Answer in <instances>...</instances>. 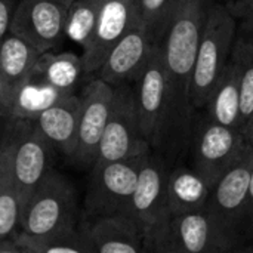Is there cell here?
Masks as SVG:
<instances>
[{"mask_svg":"<svg viewBox=\"0 0 253 253\" xmlns=\"http://www.w3.org/2000/svg\"><path fill=\"white\" fill-rule=\"evenodd\" d=\"M230 246L206 208L173 215L169 224L166 253H225Z\"/></svg>","mask_w":253,"mask_h":253,"instance_id":"9a60e30c","label":"cell"},{"mask_svg":"<svg viewBox=\"0 0 253 253\" xmlns=\"http://www.w3.org/2000/svg\"><path fill=\"white\" fill-rule=\"evenodd\" d=\"M145 156L92 166L84 199V212L89 218L126 211Z\"/></svg>","mask_w":253,"mask_h":253,"instance_id":"ba28073f","label":"cell"},{"mask_svg":"<svg viewBox=\"0 0 253 253\" xmlns=\"http://www.w3.org/2000/svg\"><path fill=\"white\" fill-rule=\"evenodd\" d=\"M212 1L213 0H181L160 42L172 90L188 119L193 117L190 84L194 61Z\"/></svg>","mask_w":253,"mask_h":253,"instance_id":"7a4b0ae2","label":"cell"},{"mask_svg":"<svg viewBox=\"0 0 253 253\" xmlns=\"http://www.w3.org/2000/svg\"><path fill=\"white\" fill-rule=\"evenodd\" d=\"M142 24L154 43L160 44L181 0H138Z\"/></svg>","mask_w":253,"mask_h":253,"instance_id":"4316f807","label":"cell"},{"mask_svg":"<svg viewBox=\"0 0 253 253\" xmlns=\"http://www.w3.org/2000/svg\"><path fill=\"white\" fill-rule=\"evenodd\" d=\"M231 59L240 74V129L245 132L253 114V42L236 39Z\"/></svg>","mask_w":253,"mask_h":253,"instance_id":"484cf974","label":"cell"},{"mask_svg":"<svg viewBox=\"0 0 253 253\" xmlns=\"http://www.w3.org/2000/svg\"><path fill=\"white\" fill-rule=\"evenodd\" d=\"M236 16L225 3L212 1L203 36L194 61L190 104L193 113L203 110L208 104L227 62L230 61L236 42Z\"/></svg>","mask_w":253,"mask_h":253,"instance_id":"3957f363","label":"cell"},{"mask_svg":"<svg viewBox=\"0 0 253 253\" xmlns=\"http://www.w3.org/2000/svg\"><path fill=\"white\" fill-rule=\"evenodd\" d=\"M31 74L44 80L64 92H74L80 77L84 74L82 56L62 52V53H40Z\"/></svg>","mask_w":253,"mask_h":253,"instance_id":"603a6c76","label":"cell"},{"mask_svg":"<svg viewBox=\"0 0 253 253\" xmlns=\"http://www.w3.org/2000/svg\"><path fill=\"white\" fill-rule=\"evenodd\" d=\"M211 191V184L190 165L179 162L169 169L166 196L172 215L203 209Z\"/></svg>","mask_w":253,"mask_h":253,"instance_id":"ac0fdd59","label":"cell"},{"mask_svg":"<svg viewBox=\"0 0 253 253\" xmlns=\"http://www.w3.org/2000/svg\"><path fill=\"white\" fill-rule=\"evenodd\" d=\"M243 252H253V245H252V246H249V248H246V249H245Z\"/></svg>","mask_w":253,"mask_h":253,"instance_id":"d590c367","label":"cell"},{"mask_svg":"<svg viewBox=\"0 0 253 253\" xmlns=\"http://www.w3.org/2000/svg\"><path fill=\"white\" fill-rule=\"evenodd\" d=\"M67 6L56 0H19L13 10L9 33L21 37L37 50L49 52L65 36Z\"/></svg>","mask_w":253,"mask_h":253,"instance_id":"8fae6325","label":"cell"},{"mask_svg":"<svg viewBox=\"0 0 253 253\" xmlns=\"http://www.w3.org/2000/svg\"><path fill=\"white\" fill-rule=\"evenodd\" d=\"M114 101V86L99 77L92 79L80 95L77 142L70 157L80 166H92Z\"/></svg>","mask_w":253,"mask_h":253,"instance_id":"7c38bea8","label":"cell"},{"mask_svg":"<svg viewBox=\"0 0 253 253\" xmlns=\"http://www.w3.org/2000/svg\"><path fill=\"white\" fill-rule=\"evenodd\" d=\"M169 169L165 157L151 153L141 165L138 182L125 213L136 221L142 236L172 216L166 196Z\"/></svg>","mask_w":253,"mask_h":253,"instance_id":"30bf717a","label":"cell"},{"mask_svg":"<svg viewBox=\"0 0 253 253\" xmlns=\"http://www.w3.org/2000/svg\"><path fill=\"white\" fill-rule=\"evenodd\" d=\"M10 126L3 132L0 139V239L9 237L18 230L21 203L15 185L10 160Z\"/></svg>","mask_w":253,"mask_h":253,"instance_id":"44dd1931","label":"cell"},{"mask_svg":"<svg viewBox=\"0 0 253 253\" xmlns=\"http://www.w3.org/2000/svg\"><path fill=\"white\" fill-rule=\"evenodd\" d=\"M79 116L80 96L73 92L40 113L34 123L50 145L70 159L77 142Z\"/></svg>","mask_w":253,"mask_h":253,"instance_id":"e0dca14e","label":"cell"},{"mask_svg":"<svg viewBox=\"0 0 253 253\" xmlns=\"http://www.w3.org/2000/svg\"><path fill=\"white\" fill-rule=\"evenodd\" d=\"M205 108L213 122L240 129V74L231 56Z\"/></svg>","mask_w":253,"mask_h":253,"instance_id":"ffe728a7","label":"cell"},{"mask_svg":"<svg viewBox=\"0 0 253 253\" xmlns=\"http://www.w3.org/2000/svg\"><path fill=\"white\" fill-rule=\"evenodd\" d=\"M243 135H245L246 141H248V142H249V144L253 147V114H252V117H251V120H249V123H248V126L245 127Z\"/></svg>","mask_w":253,"mask_h":253,"instance_id":"836d02e7","label":"cell"},{"mask_svg":"<svg viewBox=\"0 0 253 253\" xmlns=\"http://www.w3.org/2000/svg\"><path fill=\"white\" fill-rule=\"evenodd\" d=\"M80 228L92 253H144L142 230L125 212L93 216Z\"/></svg>","mask_w":253,"mask_h":253,"instance_id":"2e32d148","label":"cell"},{"mask_svg":"<svg viewBox=\"0 0 253 253\" xmlns=\"http://www.w3.org/2000/svg\"><path fill=\"white\" fill-rule=\"evenodd\" d=\"M0 253H22V251L10 234L9 237L0 239Z\"/></svg>","mask_w":253,"mask_h":253,"instance_id":"d6a6232c","label":"cell"},{"mask_svg":"<svg viewBox=\"0 0 253 253\" xmlns=\"http://www.w3.org/2000/svg\"><path fill=\"white\" fill-rule=\"evenodd\" d=\"M243 237L245 243H253V166L243 215Z\"/></svg>","mask_w":253,"mask_h":253,"instance_id":"83f0119b","label":"cell"},{"mask_svg":"<svg viewBox=\"0 0 253 253\" xmlns=\"http://www.w3.org/2000/svg\"><path fill=\"white\" fill-rule=\"evenodd\" d=\"M233 0H225V4H228V3H231Z\"/></svg>","mask_w":253,"mask_h":253,"instance_id":"8d00e7d4","label":"cell"},{"mask_svg":"<svg viewBox=\"0 0 253 253\" xmlns=\"http://www.w3.org/2000/svg\"><path fill=\"white\" fill-rule=\"evenodd\" d=\"M10 99H12V89L4 77V73H3V68L0 64V114L1 116H4V113L10 104Z\"/></svg>","mask_w":253,"mask_h":253,"instance_id":"f546056e","label":"cell"},{"mask_svg":"<svg viewBox=\"0 0 253 253\" xmlns=\"http://www.w3.org/2000/svg\"><path fill=\"white\" fill-rule=\"evenodd\" d=\"M10 160L21 208L52 169L53 147L34 120H10Z\"/></svg>","mask_w":253,"mask_h":253,"instance_id":"9c48e42d","label":"cell"},{"mask_svg":"<svg viewBox=\"0 0 253 253\" xmlns=\"http://www.w3.org/2000/svg\"><path fill=\"white\" fill-rule=\"evenodd\" d=\"M16 0H0V42L7 34L13 10L16 7Z\"/></svg>","mask_w":253,"mask_h":253,"instance_id":"f1b7e54d","label":"cell"},{"mask_svg":"<svg viewBox=\"0 0 253 253\" xmlns=\"http://www.w3.org/2000/svg\"><path fill=\"white\" fill-rule=\"evenodd\" d=\"M77 193L73 182L53 168L21 208L18 230L40 236L76 227Z\"/></svg>","mask_w":253,"mask_h":253,"instance_id":"5b68a950","label":"cell"},{"mask_svg":"<svg viewBox=\"0 0 253 253\" xmlns=\"http://www.w3.org/2000/svg\"><path fill=\"white\" fill-rule=\"evenodd\" d=\"M73 92H64L30 74L15 89L4 117L10 120H34L40 113Z\"/></svg>","mask_w":253,"mask_h":253,"instance_id":"d6986e66","label":"cell"},{"mask_svg":"<svg viewBox=\"0 0 253 253\" xmlns=\"http://www.w3.org/2000/svg\"><path fill=\"white\" fill-rule=\"evenodd\" d=\"M150 151V144L141 130L133 87L129 83L116 84L111 113L92 166L144 156Z\"/></svg>","mask_w":253,"mask_h":253,"instance_id":"52a82bcc","label":"cell"},{"mask_svg":"<svg viewBox=\"0 0 253 253\" xmlns=\"http://www.w3.org/2000/svg\"><path fill=\"white\" fill-rule=\"evenodd\" d=\"M102 0H76L67 7L65 36L84 49L93 34Z\"/></svg>","mask_w":253,"mask_h":253,"instance_id":"d4e9b609","label":"cell"},{"mask_svg":"<svg viewBox=\"0 0 253 253\" xmlns=\"http://www.w3.org/2000/svg\"><path fill=\"white\" fill-rule=\"evenodd\" d=\"M139 21L138 0H102L93 34L82 55L84 74H95L111 47Z\"/></svg>","mask_w":253,"mask_h":253,"instance_id":"4fadbf2b","label":"cell"},{"mask_svg":"<svg viewBox=\"0 0 253 253\" xmlns=\"http://www.w3.org/2000/svg\"><path fill=\"white\" fill-rule=\"evenodd\" d=\"M246 142L240 129L219 125L206 114L199 120L193 116L187 139L190 166L213 187L239 157Z\"/></svg>","mask_w":253,"mask_h":253,"instance_id":"8992f818","label":"cell"},{"mask_svg":"<svg viewBox=\"0 0 253 253\" xmlns=\"http://www.w3.org/2000/svg\"><path fill=\"white\" fill-rule=\"evenodd\" d=\"M227 7L236 18H243L253 9V0H233Z\"/></svg>","mask_w":253,"mask_h":253,"instance_id":"1f68e13d","label":"cell"},{"mask_svg":"<svg viewBox=\"0 0 253 253\" xmlns=\"http://www.w3.org/2000/svg\"><path fill=\"white\" fill-rule=\"evenodd\" d=\"M156 44L141 19L111 47L102 65L96 70V77L113 86L135 82Z\"/></svg>","mask_w":253,"mask_h":253,"instance_id":"5bb4252c","label":"cell"},{"mask_svg":"<svg viewBox=\"0 0 253 253\" xmlns=\"http://www.w3.org/2000/svg\"><path fill=\"white\" fill-rule=\"evenodd\" d=\"M236 39L253 42V9L242 18V24L236 31Z\"/></svg>","mask_w":253,"mask_h":253,"instance_id":"4dcf8cb0","label":"cell"},{"mask_svg":"<svg viewBox=\"0 0 253 253\" xmlns=\"http://www.w3.org/2000/svg\"><path fill=\"white\" fill-rule=\"evenodd\" d=\"M56 1H59V3H62V4H65L67 7L73 3V1H76V0H56Z\"/></svg>","mask_w":253,"mask_h":253,"instance_id":"e575fe53","label":"cell"},{"mask_svg":"<svg viewBox=\"0 0 253 253\" xmlns=\"http://www.w3.org/2000/svg\"><path fill=\"white\" fill-rule=\"evenodd\" d=\"M133 83L141 130L151 151H173L179 144H187L191 119L184 114L175 98L160 44L153 47Z\"/></svg>","mask_w":253,"mask_h":253,"instance_id":"6da1fadb","label":"cell"},{"mask_svg":"<svg viewBox=\"0 0 253 253\" xmlns=\"http://www.w3.org/2000/svg\"><path fill=\"white\" fill-rule=\"evenodd\" d=\"M253 166V147L246 142L239 157L212 187L206 211L230 246L231 252H243V215Z\"/></svg>","mask_w":253,"mask_h":253,"instance_id":"277c9868","label":"cell"},{"mask_svg":"<svg viewBox=\"0 0 253 253\" xmlns=\"http://www.w3.org/2000/svg\"><path fill=\"white\" fill-rule=\"evenodd\" d=\"M22 253H92L80 225L31 236L19 230L12 233Z\"/></svg>","mask_w":253,"mask_h":253,"instance_id":"7402d4cb","label":"cell"},{"mask_svg":"<svg viewBox=\"0 0 253 253\" xmlns=\"http://www.w3.org/2000/svg\"><path fill=\"white\" fill-rule=\"evenodd\" d=\"M40 50L34 46L22 40L21 37L7 31V34L0 42V64L4 73V77L12 89V95L15 89L22 83L33 71Z\"/></svg>","mask_w":253,"mask_h":253,"instance_id":"cb8c5ba5","label":"cell"}]
</instances>
